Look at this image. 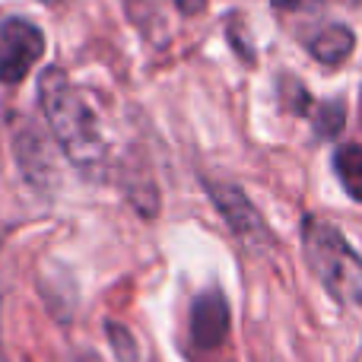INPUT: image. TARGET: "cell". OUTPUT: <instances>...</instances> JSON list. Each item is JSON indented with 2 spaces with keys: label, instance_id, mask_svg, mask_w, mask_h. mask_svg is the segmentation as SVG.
<instances>
[{
  "label": "cell",
  "instance_id": "obj_5",
  "mask_svg": "<svg viewBox=\"0 0 362 362\" xmlns=\"http://www.w3.org/2000/svg\"><path fill=\"white\" fill-rule=\"evenodd\" d=\"M229 334V302L223 289L210 286L191 302V346L200 353H213L226 344Z\"/></svg>",
  "mask_w": 362,
  "mask_h": 362
},
{
  "label": "cell",
  "instance_id": "obj_2",
  "mask_svg": "<svg viewBox=\"0 0 362 362\" xmlns=\"http://www.w3.org/2000/svg\"><path fill=\"white\" fill-rule=\"evenodd\" d=\"M308 267L318 283L340 302V305H362V257L344 238V232L327 219H305L302 226Z\"/></svg>",
  "mask_w": 362,
  "mask_h": 362
},
{
  "label": "cell",
  "instance_id": "obj_3",
  "mask_svg": "<svg viewBox=\"0 0 362 362\" xmlns=\"http://www.w3.org/2000/svg\"><path fill=\"white\" fill-rule=\"evenodd\" d=\"M45 54V35L35 23L10 16L0 23V83L16 86Z\"/></svg>",
  "mask_w": 362,
  "mask_h": 362
},
{
  "label": "cell",
  "instance_id": "obj_7",
  "mask_svg": "<svg viewBox=\"0 0 362 362\" xmlns=\"http://www.w3.org/2000/svg\"><path fill=\"white\" fill-rule=\"evenodd\" d=\"M334 169H337L340 181H344L346 194L362 204V146L359 144L340 146L337 156H334Z\"/></svg>",
  "mask_w": 362,
  "mask_h": 362
},
{
  "label": "cell",
  "instance_id": "obj_11",
  "mask_svg": "<svg viewBox=\"0 0 362 362\" xmlns=\"http://www.w3.org/2000/svg\"><path fill=\"white\" fill-rule=\"evenodd\" d=\"M280 10H305V6H315L318 0H274Z\"/></svg>",
  "mask_w": 362,
  "mask_h": 362
},
{
  "label": "cell",
  "instance_id": "obj_10",
  "mask_svg": "<svg viewBox=\"0 0 362 362\" xmlns=\"http://www.w3.org/2000/svg\"><path fill=\"white\" fill-rule=\"evenodd\" d=\"M175 6L185 13V16H197V13L206 6V0H175Z\"/></svg>",
  "mask_w": 362,
  "mask_h": 362
},
{
  "label": "cell",
  "instance_id": "obj_6",
  "mask_svg": "<svg viewBox=\"0 0 362 362\" xmlns=\"http://www.w3.org/2000/svg\"><path fill=\"white\" fill-rule=\"evenodd\" d=\"M353 48H356V35H353V29L344 23H327L325 29H318L312 38H308L312 57L318 64H325V67L344 64L346 57L353 54Z\"/></svg>",
  "mask_w": 362,
  "mask_h": 362
},
{
  "label": "cell",
  "instance_id": "obj_8",
  "mask_svg": "<svg viewBox=\"0 0 362 362\" xmlns=\"http://www.w3.org/2000/svg\"><path fill=\"white\" fill-rule=\"evenodd\" d=\"M108 340H112L115 359L118 362H140V346H137V340L131 337V331H127L124 325L108 321Z\"/></svg>",
  "mask_w": 362,
  "mask_h": 362
},
{
  "label": "cell",
  "instance_id": "obj_12",
  "mask_svg": "<svg viewBox=\"0 0 362 362\" xmlns=\"http://www.w3.org/2000/svg\"><path fill=\"white\" fill-rule=\"evenodd\" d=\"M42 4H57V0H42Z\"/></svg>",
  "mask_w": 362,
  "mask_h": 362
},
{
  "label": "cell",
  "instance_id": "obj_1",
  "mask_svg": "<svg viewBox=\"0 0 362 362\" xmlns=\"http://www.w3.org/2000/svg\"><path fill=\"white\" fill-rule=\"evenodd\" d=\"M38 105L64 156L80 172H102L108 159L105 134L86 95L70 83L64 70L48 67L38 76Z\"/></svg>",
  "mask_w": 362,
  "mask_h": 362
},
{
  "label": "cell",
  "instance_id": "obj_4",
  "mask_svg": "<svg viewBox=\"0 0 362 362\" xmlns=\"http://www.w3.org/2000/svg\"><path fill=\"white\" fill-rule=\"evenodd\" d=\"M206 194L210 200L216 204L219 216L229 223V229L235 232L238 242H248V245H264L270 238L267 223L261 219V213L255 210L248 197H245L242 187L229 185V181H204Z\"/></svg>",
  "mask_w": 362,
  "mask_h": 362
},
{
  "label": "cell",
  "instance_id": "obj_9",
  "mask_svg": "<svg viewBox=\"0 0 362 362\" xmlns=\"http://www.w3.org/2000/svg\"><path fill=\"white\" fill-rule=\"evenodd\" d=\"M315 127H318L325 137H334V134L344 127V108H340V102H325V105H318V112H315Z\"/></svg>",
  "mask_w": 362,
  "mask_h": 362
}]
</instances>
